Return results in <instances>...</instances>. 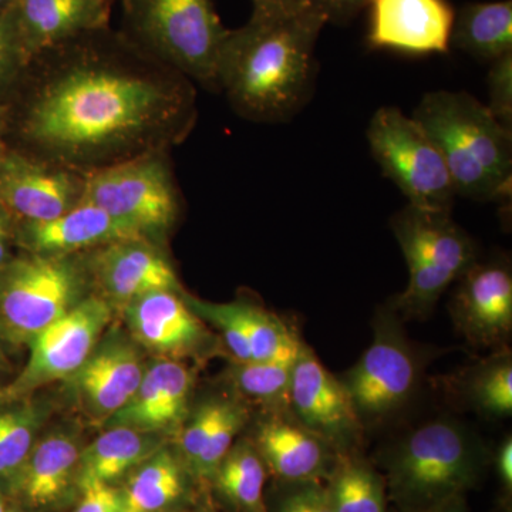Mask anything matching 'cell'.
<instances>
[{"instance_id":"cell-8","label":"cell","mask_w":512,"mask_h":512,"mask_svg":"<svg viewBox=\"0 0 512 512\" xmlns=\"http://www.w3.org/2000/svg\"><path fill=\"white\" fill-rule=\"evenodd\" d=\"M392 231L407 266L409 285L390 308L426 318L448 286L477 261L473 239L451 218L450 211H429L407 204L392 218Z\"/></svg>"},{"instance_id":"cell-47","label":"cell","mask_w":512,"mask_h":512,"mask_svg":"<svg viewBox=\"0 0 512 512\" xmlns=\"http://www.w3.org/2000/svg\"><path fill=\"white\" fill-rule=\"evenodd\" d=\"M192 507H194V505H192ZM192 507L191 508H183V510H171V511H163V512H191L192 510ZM123 512H138V511H131V510H124Z\"/></svg>"},{"instance_id":"cell-25","label":"cell","mask_w":512,"mask_h":512,"mask_svg":"<svg viewBox=\"0 0 512 512\" xmlns=\"http://www.w3.org/2000/svg\"><path fill=\"white\" fill-rule=\"evenodd\" d=\"M168 444L163 434L128 427H107L80 454L79 487L92 484L120 485L137 466Z\"/></svg>"},{"instance_id":"cell-34","label":"cell","mask_w":512,"mask_h":512,"mask_svg":"<svg viewBox=\"0 0 512 512\" xmlns=\"http://www.w3.org/2000/svg\"><path fill=\"white\" fill-rule=\"evenodd\" d=\"M28 62L15 16L8 6L0 10V104L8 100Z\"/></svg>"},{"instance_id":"cell-33","label":"cell","mask_w":512,"mask_h":512,"mask_svg":"<svg viewBox=\"0 0 512 512\" xmlns=\"http://www.w3.org/2000/svg\"><path fill=\"white\" fill-rule=\"evenodd\" d=\"M265 503L268 512H335L323 481H274Z\"/></svg>"},{"instance_id":"cell-36","label":"cell","mask_w":512,"mask_h":512,"mask_svg":"<svg viewBox=\"0 0 512 512\" xmlns=\"http://www.w3.org/2000/svg\"><path fill=\"white\" fill-rule=\"evenodd\" d=\"M126 510L120 485H87L73 505L72 512H123Z\"/></svg>"},{"instance_id":"cell-9","label":"cell","mask_w":512,"mask_h":512,"mask_svg":"<svg viewBox=\"0 0 512 512\" xmlns=\"http://www.w3.org/2000/svg\"><path fill=\"white\" fill-rule=\"evenodd\" d=\"M370 151L409 205L450 211L457 192L439 148L424 128L397 107H382L367 128Z\"/></svg>"},{"instance_id":"cell-14","label":"cell","mask_w":512,"mask_h":512,"mask_svg":"<svg viewBox=\"0 0 512 512\" xmlns=\"http://www.w3.org/2000/svg\"><path fill=\"white\" fill-rule=\"evenodd\" d=\"M83 256L94 295L113 309L154 291L184 292L167 247L148 239H120Z\"/></svg>"},{"instance_id":"cell-3","label":"cell","mask_w":512,"mask_h":512,"mask_svg":"<svg viewBox=\"0 0 512 512\" xmlns=\"http://www.w3.org/2000/svg\"><path fill=\"white\" fill-rule=\"evenodd\" d=\"M444 158L457 197L495 201L510 197L512 131L487 104L466 92L424 94L412 114Z\"/></svg>"},{"instance_id":"cell-38","label":"cell","mask_w":512,"mask_h":512,"mask_svg":"<svg viewBox=\"0 0 512 512\" xmlns=\"http://www.w3.org/2000/svg\"><path fill=\"white\" fill-rule=\"evenodd\" d=\"M309 6V0H252V18H282Z\"/></svg>"},{"instance_id":"cell-11","label":"cell","mask_w":512,"mask_h":512,"mask_svg":"<svg viewBox=\"0 0 512 512\" xmlns=\"http://www.w3.org/2000/svg\"><path fill=\"white\" fill-rule=\"evenodd\" d=\"M114 309L100 296H87L29 343L22 372L0 390V404L36 394L43 387L66 382L92 355L109 328Z\"/></svg>"},{"instance_id":"cell-27","label":"cell","mask_w":512,"mask_h":512,"mask_svg":"<svg viewBox=\"0 0 512 512\" xmlns=\"http://www.w3.org/2000/svg\"><path fill=\"white\" fill-rule=\"evenodd\" d=\"M50 413L49 400L37 393L0 404V493L6 498L45 431Z\"/></svg>"},{"instance_id":"cell-28","label":"cell","mask_w":512,"mask_h":512,"mask_svg":"<svg viewBox=\"0 0 512 512\" xmlns=\"http://www.w3.org/2000/svg\"><path fill=\"white\" fill-rule=\"evenodd\" d=\"M450 46L493 63L512 53V2L467 3L454 18Z\"/></svg>"},{"instance_id":"cell-15","label":"cell","mask_w":512,"mask_h":512,"mask_svg":"<svg viewBox=\"0 0 512 512\" xmlns=\"http://www.w3.org/2000/svg\"><path fill=\"white\" fill-rule=\"evenodd\" d=\"M86 175L15 147L0 154V207L15 221H46L84 201Z\"/></svg>"},{"instance_id":"cell-10","label":"cell","mask_w":512,"mask_h":512,"mask_svg":"<svg viewBox=\"0 0 512 512\" xmlns=\"http://www.w3.org/2000/svg\"><path fill=\"white\" fill-rule=\"evenodd\" d=\"M423 359L404 333L399 313L384 306L373 320V342L340 380L362 423H377L409 403L419 387Z\"/></svg>"},{"instance_id":"cell-42","label":"cell","mask_w":512,"mask_h":512,"mask_svg":"<svg viewBox=\"0 0 512 512\" xmlns=\"http://www.w3.org/2000/svg\"><path fill=\"white\" fill-rule=\"evenodd\" d=\"M426 512H467L466 497H456Z\"/></svg>"},{"instance_id":"cell-18","label":"cell","mask_w":512,"mask_h":512,"mask_svg":"<svg viewBox=\"0 0 512 512\" xmlns=\"http://www.w3.org/2000/svg\"><path fill=\"white\" fill-rule=\"evenodd\" d=\"M451 316L474 346H500L512 330V274L507 261L474 262L457 279Z\"/></svg>"},{"instance_id":"cell-31","label":"cell","mask_w":512,"mask_h":512,"mask_svg":"<svg viewBox=\"0 0 512 512\" xmlns=\"http://www.w3.org/2000/svg\"><path fill=\"white\" fill-rule=\"evenodd\" d=\"M293 363L285 362H237L231 360L227 370V379L232 390L242 400L254 402L265 413L291 412L289 394H291Z\"/></svg>"},{"instance_id":"cell-12","label":"cell","mask_w":512,"mask_h":512,"mask_svg":"<svg viewBox=\"0 0 512 512\" xmlns=\"http://www.w3.org/2000/svg\"><path fill=\"white\" fill-rule=\"evenodd\" d=\"M289 410L336 453L359 450L365 424L348 390L303 342L293 360Z\"/></svg>"},{"instance_id":"cell-35","label":"cell","mask_w":512,"mask_h":512,"mask_svg":"<svg viewBox=\"0 0 512 512\" xmlns=\"http://www.w3.org/2000/svg\"><path fill=\"white\" fill-rule=\"evenodd\" d=\"M488 97V110L507 130L512 131V53L491 63Z\"/></svg>"},{"instance_id":"cell-5","label":"cell","mask_w":512,"mask_h":512,"mask_svg":"<svg viewBox=\"0 0 512 512\" xmlns=\"http://www.w3.org/2000/svg\"><path fill=\"white\" fill-rule=\"evenodd\" d=\"M114 2V0H111ZM120 32L192 83L218 90V62L229 30L212 0H120Z\"/></svg>"},{"instance_id":"cell-17","label":"cell","mask_w":512,"mask_h":512,"mask_svg":"<svg viewBox=\"0 0 512 512\" xmlns=\"http://www.w3.org/2000/svg\"><path fill=\"white\" fill-rule=\"evenodd\" d=\"M84 444L79 429L43 431L10 488L8 501L25 512L72 510L80 497L79 463Z\"/></svg>"},{"instance_id":"cell-41","label":"cell","mask_w":512,"mask_h":512,"mask_svg":"<svg viewBox=\"0 0 512 512\" xmlns=\"http://www.w3.org/2000/svg\"><path fill=\"white\" fill-rule=\"evenodd\" d=\"M191 512H222L214 501L211 500L210 494L207 490L201 491L198 495L197 501H195L194 507Z\"/></svg>"},{"instance_id":"cell-40","label":"cell","mask_w":512,"mask_h":512,"mask_svg":"<svg viewBox=\"0 0 512 512\" xmlns=\"http://www.w3.org/2000/svg\"><path fill=\"white\" fill-rule=\"evenodd\" d=\"M13 234H15V220L0 207V265L5 264L13 256L10 252V249L15 247Z\"/></svg>"},{"instance_id":"cell-16","label":"cell","mask_w":512,"mask_h":512,"mask_svg":"<svg viewBox=\"0 0 512 512\" xmlns=\"http://www.w3.org/2000/svg\"><path fill=\"white\" fill-rule=\"evenodd\" d=\"M146 367L140 346L127 332L111 328L83 366L63 383L79 409L104 424L130 402Z\"/></svg>"},{"instance_id":"cell-37","label":"cell","mask_w":512,"mask_h":512,"mask_svg":"<svg viewBox=\"0 0 512 512\" xmlns=\"http://www.w3.org/2000/svg\"><path fill=\"white\" fill-rule=\"evenodd\" d=\"M370 0H309V5L325 16L326 22H348L360 10L365 9Z\"/></svg>"},{"instance_id":"cell-46","label":"cell","mask_w":512,"mask_h":512,"mask_svg":"<svg viewBox=\"0 0 512 512\" xmlns=\"http://www.w3.org/2000/svg\"><path fill=\"white\" fill-rule=\"evenodd\" d=\"M13 0H0V10L8 8L12 5Z\"/></svg>"},{"instance_id":"cell-32","label":"cell","mask_w":512,"mask_h":512,"mask_svg":"<svg viewBox=\"0 0 512 512\" xmlns=\"http://www.w3.org/2000/svg\"><path fill=\"white\" fill-rule=\"evenodd\" d=\"M467 394L480 412L493 417L512 413V359L510 350L478 365L467 380Z\"/></svg>"},{"instance_id":"cell-48","label":"cell","mask_w":512,"mask_h":512,"mask_svg":"<svg viewBox=\"0 0 512 512\" xmlns=\"http://www.w3.org/2000/svg\"><path fill=\"white\" fill-rule=\"evenodd\" d=\"M6 512H25V511H22V510H20V508L16 507V505L9 503L8 511H6Z\"/></svg>"},{"instance_id":"cell-6","label":"cell","mask_w":512,"mask_h":512,"mask_svg":"<svg viewBox=\"0 0 512 512\" xmlns=\"http://www.w3.org/2000/svg\"><path fill=\"white\" fill-rule=\"evenodd\" d=\"M83 254L22 252L0 265V349L15 352L92 295Z\"/></svg>"},{"instance_id":"cell-45","label":"cell","mask_w":512,"mask_h":512,"mask_svg":"<svg viewBox=\"0 0 512 512\" xmlns=\"http://www.w3.org/2000/svg\"><path fill=\"white\" fill-rule=\"evenodd\" d=\"M9 501L2 493H0V512L8 511Z\"/></svg>"},{"instance_id":"cell-21","label":"cell","mask_w":512,"mask_h":512,"mask_svg":"<svg viewBox=\"0 0 512 512\" xmlns=\"http://www.w3.org/2000/svg\"><path fill=\"white\" fill-rule=\"evenodd\" d=\"M249 439L261 454L269 476L281 483L325 481L338 457L291 412L265 413Z\"/></svg>"},{"instance_id":"cell-29","label":"cell","mask_w":512,"mask_h":512,"mask_svg":"<svg viewBox=\"0 0 512 512\" xmlns=\"http://www.w3.org/2000/svg\"><path fill=\"white\" fill-rule=\"evenodd\" d=\"M323 484L335 512H390L386 478L359 450L339 453Z\"/></svg>"},{"instance_id":"cell-24","label":"cell","mask_w":512,"mask_h":512,"mask_svg":"<svg viewBox=\"0 0 512 512\" xmlns=\"http://www.w3.org/2000/svg\"><path fill=\"white\" fill-rule=\"evenodd\" d=\"M127 510L163 512L191 508L201 491L177 450L165 444L120 484Z\"/></svg>"},{"instance_id":"cell-19","label":"cell","mask_w":512,"mask_h":512,"mask_svg":"<svg viewBox=\"0 0 512 512\" xmlns=\"http://www.w3.org/2000/svg\"><path fill=\"white\" fill-rule=\"evenodd\" d=\"M367 45L410 56L446 55L453 32L447 0H370Z\"/></svg>"},{"instance_id":"cell-7","label":"cell","mask_w":512,"mask_h":512,"mask_svg":"<svg viewBox=\"0 0 512 512\" xmlns=\"http://www.w3.org/2000/svg\"><path fill=\"white\" fill-rule=\"evenodd\" d=\"M84 201L106 211L137 237L164 247L184 210L170 151H153L86 175Z\"/></svg>"},{"instance_id":"cell-23","label":"cell","mask_w":512,"mask_h":512,"mask_svg":"<svg viewBox=\"0 0 512 512\" xmlns=\"http://www.w3.org/2000/svg\"><path fill=\"white\" fill-rule=\"evenodd\" d=\"M111 5V0H13L10 9L30 60L64 40L110 26Z\"/></svg>"},{"instance_id":"cell-26","label":"cell","mask_w":512,"mask_h":512,"mask_svg":"<svg viewBox=\"0 0 512 512\" xmlns=\"http://www.w3.org/2000/svg\"><path fill=\"white\" fill-rule=\"evenodd\" d=\"M269 473L249 437L237 439L208 484L211 500L222 512H268L265 484Z\"/></svg>"},{"instance_id":"cell-2","label":"cell","mask_w":512,"mask_h":512,"mask_svg":"<svg viewBox=\"0 0 512 512\" xmlns=\"http://www.w3.org/2000/svg\"><path fill=\"white\" fill-rule=\"evenodd\" d=\"M325 16L309 6L282 18H252L229 30L218 62V90L238 116L281 123L311 99L315 47Z\"/></svg>"},{"instance_id":"cell-39","label":"cell","mask_w":512,"mask_h":512,"mask_svg":"<svg viewBox=\"0 0 512 512\" xmlns=\"http://www.w3.org/2000/svg\"><path fill=\"white\" fill-rule=\"evenodd\" d=\"M495 470H497L498 481H500L501 495L504 505H511L512 495V439L505 437L503 443L498 447L495 454Z\"/></svg>"},{"instance_id":"cell-13","label":"cell","mask_w":512,"mask_h":512,"mask_svg":"<svg viewBox=\"0 0 512 512\" xmlns=\"http://www.w3.org/2000/svg\"><path fill=\"white\" fill-rule=\"evenodd\" d=\"M184 293L154 291L121 308L128 335L156 359L202 360L220 350L221 339L192 311Z\"/></svg>"},{"instance_id":"cell-44","label":"cell","mask_w":512,"mask_h":512,"mask_svg":"<svg viewBox=\"0 0 512 512\" xmlns=\"http://www.w3.org/2000/svg\"><path fill=\"white\" fill-rule=\"evenodd\" d=\"M8 383V365H6L5 352L0 349V390Z\"/></svg>"},{"instance_id":"cell-4","label":"cell","mask_w":512,"mask_h":512,"mask_svg":"<svg viewBox=\"0 0 512 512\" xmlns=\"http://www.w3.org/2000/svg\"><path fill=\"white\" fill-rule=\"evenodd\" d=\"M487 466V451L466 426L437 419L397 441L383 458V476L397 512H426L466 497Z\"/></svg>"},{"instance_id":"cell-20","label":"cell","mask_w":512,"mask_h":512,"mask_svg":"<svg viewBox=\"0 0 512 512\" xmlns=\"http://www.w3.org/2000/svg\"><path fill=\"white\" fill-rule=\"evenodd\" d=\"M194 372L183 362L154 359L130 402L104 423L147 433L177 436L191 410Z\"/></svg>"},{"instance_id":"cell-43","label":"cell","mask_w":512,"mask_h":512,"mask_svg":"<svg viewBox=\"0 0 512 512\" xmlns=\"http://www.w3.org/2000/svg\"><path fill=\"white\" fill-rule=\"evenodd\" d=\"M6 147V109L5 104H0V154Z\"/></svg>"},{"instance_id":"cell-1","label":"cell","mask_w":512,"mask_h":512,"mask_svg":"<svg viewBox=\"0 0 512 512\" xmlns=\"http://www.w3.org/2000/svg\"><path fill=\"white\" fill-rule=\"evenodd\" d=\"M5 109L8 146L84 175L171 151L198 119L195 84L110 26L33 56Z\"/></svg>"},{"instance_id":"cell-30","label":"cell","mask_w":512,"mask_h":512,"mask_svg":"<svg viewBox=\"0 0 512 512\" xmlns=\"http://www.w3.org/2000/svg\"><path fill=\"white\" fill-rule=\"evenodd\" d=\"M251 349L252 362L293 363L302 340L289 323L252 299L225 303Z\"/></svg>"},{"instance_id":"cell-22","label":"cell","mask_w":512,"mask_h":512,"mask_svg":"<svg viewBox=\"0 0 512 512\" xmlns=\"http://www.w3.org/2000/svg\"><path fill=\"white\" fill-rule=\"evenodd\" d=\"M140 238L92 202L46 221H15L13 244L22 252L47 256L80 255L111 242Z\"/></svg>"}]
</instances>
